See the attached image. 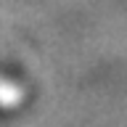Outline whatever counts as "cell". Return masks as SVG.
Returning <instances> with one entry per match:
<instances>
[{"instance_id":"6da1fadb","label":"cell","mask_w":127,"mask_h":127,"mask_svg":"<svg viewBox=\"0 0 127 127\" xmlns=\"http://www.w3.org/2000/svg\"><path fill=\"white\" fill-rule=\"evenodd\" d=\"M21 87L13 85L11 79H5L0 74V106H16V103L21 101Z\"/></svg>"}]
</instances>
